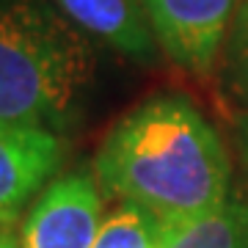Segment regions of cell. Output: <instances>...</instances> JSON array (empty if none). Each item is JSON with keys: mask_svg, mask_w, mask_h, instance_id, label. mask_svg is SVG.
<instances>
[{"mask_svg": "<svg viewBox=\"0 0 248 248\" xmlns=\"http://www.w3.org/2000/svg\"><path fill=\"white\" fill-rule=\"evenodd\" d=\"M105 193L163 226L193 223L232 199V163L190 99L160 94L113 124L94 157Z\"/></svg>", "mask_w": 248, "mask_h": 248, "instance_id": "cell-1", "label": "cell"}, {"mask_svg": "<svg viewBox=\"0 0 248 248\" xmlns=\"http://www.w3.org/2000/svg\"><path fill=\"white\" fill-rule=\"evenodd\" d=\"M97 72L89 36L50 0H0V124L58 133Z\"/></svg>", "mask_w": 248, "mask_h": 248, "instance_id": "cell-2", "label": "cell"}, {"mask_svg": "<svg viewBox=\"0 0 248 248\" xmlns=\"http://www.w3.org/2000/svg\"><path fill=\"white\" fill-rule=\"evenodd\" d=\"M157 45L193 75H207L226 42L237 0H143Z\"/></svg>", "mask_w": 248, "mask_h": 248, "instance_id": "cell-3", "label": "cell"}, {"mask_svg": "<svg viewBox=\"0 0 248 248\" xmlns=\"http://www.w3.org/2000/svg\"><path fill=\"white\" fill-rule=\"evenodd\" d=\"M102 226V199L89 174L58 177L22 221V248H91Z\"/></svg>", "mask_w": 248, "mask_h": 248, "instance_id": "cell-4", "label": "cell"}, {"mask_svg": "<svg viewBox=\"0 0 248 248\" xmlns=\"http://www.w3.org/2000/svg\"><path fill=\"white\" fill-rule=\"evenodd\" d=\"M61 157L58 133L0 124V221L19 218L22 207L50 185Z\"/></svg>", "mask_w": 248, "mask_h": 248, "instance_id": "cell-5", "label": "cell"}, {"mask_svg": "<svg viewBox=\"0 0 248 248\" xmlns=\"http://www.w3.org/2000/svg\"><path fill=\"white\" fill-rule=\"evenodd\" d=\"M53 3L86 36H94L135 61H149L157 53V36L141 0H53Z\"/></svg>", "mask_w": 248, "mask_h": 248, "instance_id": "cell-6", "label": "cell"}, {"mask_svg": "<svg viewBox=\"0 0 248 248\" xmlns=\"http://www.w3.org/2000/svg\"><path fill=\"white\" fill-rule=\"evenodd\" d=\"M166 248H248V204L229 199L193 223L166 226Z\"/></svg>", "mask_w": 248, "mask_h": 248, "instance_id": "cell-7", "label": "cell"}, {"mask_svg": "<svg viewBox=\"0 0 248 248\" xmlns=\"http://www.w3.org/2000/svg\"><path fill=\"white\" fill-rule=\"evenodd\" d=\"M91 248H166V226L135 204H122L102 218Z\"/></svg>", "mask_w": 248, "mask_h": 248, "instance_id": "cell-8", "label": "cell"}, {"mask_svg": "<svg viewBox=\"0 0 248 248\" xmlns=\"http://www.w3.org/2000/svg\"><path fill=\"white\" fill-rule=\"evenodd\" d=\"M226 75L234 94L248 102V0H237L226 33Z\"/></svg>", "mask_w": 248, "mask_h": 248, "instance_id": "cell-9", "label": "cell"}, {"mask_svg": "<svg viewBox=\"0 0 248 248\" xmlns=\"http://www.w3.org/2000/svg\"><path fill=\"white\" fill-rule=\"evenodd\" d=\"M0 248H22V223L17 218L0 221Z\"/></svg>", "mask_w": 248, "mask_h": 248, "instance_id": "cell-10", "label": "cell"}, {"mask_svg": "<svg viewBox=\"0 0 248 248\" xmlns=\"http://www.w3.org/2000/svg\"><path fill=\"white\" fill-rule=\"evenodd\" d=\"M240 133H243V143H246V152H248V113L240 119Z\"/></svg>", "mask_w": 248, "mask_h": 248, "instance_id": "cell-11", "label": "cell"}, {"mask_svg": "<svg viewBox=\"0 0 248 248\" xmlns=\"http://www.w3.org/2000/svg\"><path fill=\"white\" fill-rule=\"evenodd\" d=\"M141 3H143V0H141Z\"/></svg>", "mask_w": 248, "mask_h": 248, "instance_id": "cell-12", "label": "cell"}]
</instances>
